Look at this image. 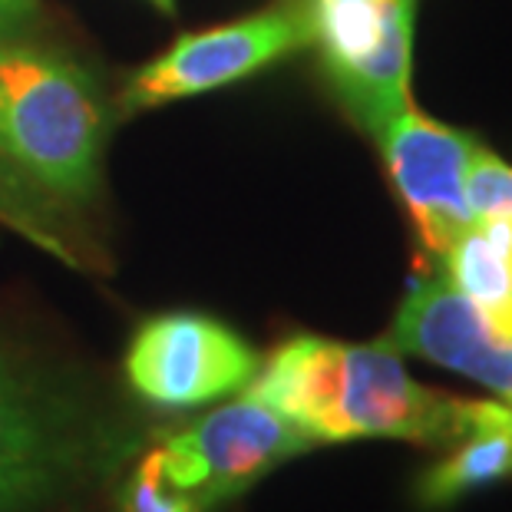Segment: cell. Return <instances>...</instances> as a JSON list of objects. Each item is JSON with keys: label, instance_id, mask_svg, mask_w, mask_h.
<instances>
[{"label": "cell", "instance_id": "cell-1", "mask_svg": "<svg viewBox=\"0 0 512 512\" xmlns=\"http://www.w3.org/2000/svg\"><path fill=\"white\" fill-rule=\"evenodd\" d=\"M245 394L288 417L314 443L407 440L450 450L483 410V400L417 384L390 341L347 344L318 334L278 344Z\"/></svg>", "mask_w": 512, "mask_h": 512}, {"label": "cell", "instance_id": "cell-2", "mask_svg": "<svg viewBox=\"0 0 512 512\" xmlns=\"http://www.w3.org/2000/svg\"><path fill=\"white\" fill-rule=\"evenodd\" d=\"M110 113L93 73L30 37L0 40V156L63 205L100 195Z\"/></svg>", "mask_w": 512, "mask_h": 512}, {"label": "cell", "instance_id": "cell-3", "mask_svg": "<svg viewBox=\"0 0 512 512\" xmlns=\"http://www.w3.org/2000/svg\"><path fill=\"white\" fill-rule=\"evenodd\" d=\"M126 446L73 384L0 341V512H53Z\"/></svg>", "mask_w": 512, "mask_h": 512}, {"label": "cell", "instance_id": "cell-4", "mask_svg": "<svg viewBox=\"0 0 512 512\" xmlns=\"http://www.w3.org/2000/svg\"><path fill=\"white\" fill-rule=\"evenodd\" d=\"M314 443L255 397L222 403L166 430L129 466L116 489L119 512H212Z\"/></svg>", "mask_w": 512, "mask_h": 512}, {"label": "cell", "instance_id": "cell-5", "mask_svg": "<svg viewBox=\"0 0 512 512\" xmlns=\"http://www.w3.org/2000/svg\"><path fill=\"white\" fill-rule=\"evenodd\" d=\"M311 43L344 106L367 133H380L410 106L417 0H304Z\"/></svg>", "mask_w": 512, "mask_h": 512}, {"label": "cell", "instance_id": "cell-6", "mask_svg": "<svg viewBox=\"0 0 512 512\" xmlns=\"http://www.w3.org/2000/svg\"><path fill=\"white\" fill-rule=\"evenodd\" d=\"M261 357L235 328L212 314L169 311L143 321L129 337L123 374L152 407H205L252 384Z\"/></svg>", "mask_w": 512, "mask_h": 512}, {"label": "cell", "instance_id": "cell-7", "mask_svg": "<svg viewBox=\"0 0 512 512\" xmlns=\"http://www.w3.org/2000/svg\"><path fill=\"white\" fill-rule=\"evenodd\" d=\"M304 47H311L308 4L288 0L261 14L172 40L166 53L133 73L119 96V106L126 113H139L172 100H189V96L248 80L261 67Z\"/></svg>", "mask_w": 512, "mask_h": 512}, {"label": "cell", "instance_id": "cell-8", "mask_svg": "<svg viewBox=\"0 0 512 512\" xmlns=\"http://www.w3.org/2000/svg\"><path fill=\"white\" fill-rule=\"evenodd\" d=\"M377 143L420 245L443 258L446 248L473 228L466 205V166L479 143L463 129L437 123L413 106L380 129Z\"/></svg>", "mask_w": 512, "mask_h": 512}, {"label": "cell", "instance_id": "cell-9", "mask_svg": "<svg viewBox=\"0 0 512 512\" xmlns=\"http://www.w3.org/2000/svg\"><path fill=\"white\" fill-rule=\"evenodd\" d=\"M390 344L400 354L456 370L512 403V324L493 318L446 278L413 285L390 328Z\"/></svg>", "mask_w": 512, "mask_h": 512}, {"label": "cell", "instance_id": "cell-10", "mask_svg": "<svg viewBox=\"0 0 512 512\" xmlns=\"http://www.w3.org/2000/svg\"><path fill=\"white\" fill-rule=\"evenodd\" d=\"M512 476V407L503 400H483L479 420L463 440H456L440 463H433L417 483V499L427 509L453 506L479 486Z\"/></svg>", "mask_w": 512, "mask_h": 512}, {"label": "cell", "instance_id": "cell-11", "mask_svg": "<svg viewBox=\"0 0 512 512\" xmlns=\"http://www.w3.org/2000/svg\"><path fill=\"white\" fill-rule=\"evenodd\" d=\"M60 209L63 202L43 192L40 185H34L17 166H10L0 156V225L27 238L40 252L63 261L67 268H96L100 255L93 252V245L83 235H76V228Z\"/></svg>", "mask_w": 512, "mask_h": 512}, {"label": "cell", "instance_id": "cell-12", "mask_svg": "<svg viewBox=\"0 0 512 512\" xmlns=\"http://www.w3.org/2000/svg\"><path fill=\"white\" fill-rule=\"evenodd\" d=\"M466 205L473 225L489 219H512V166L479 146L466 166Z\"/></svg>", "mask_w": 512, "mask_h": 512}, {"label": "cell", "instance_id": "cell-13", "mask_svg": "<svg viewBox=\"0 0 512 512\" xmlns=\"http://www.w3.org/2000/svg\"><path fill=\"white\" fill-rule=\"evenodd\" d=\"M43 24L40 0H0V40L34 37Z\"/></svg>", "mask_w": 512, "mask_h": 512}, {"label": "cell", "instance_id": "cell-14", "mask_svg": "<svg viewBox=\"0 0 512 512\" xmlns=\"http://www.w3.org/2000/svg\"><path fill=\"white\" fill-rule=\"evenodd\" d=\"M152 7H159L162 14H176V0H149Z\"/></svg>", "mask_w": 512, "mask_h": 512}, {"label": "cell", "instance_id": "cell-15", "mask_svg": "<svg viewBox=\"0 0 512 512\" xmlns=\"http://www.w3.org/2000/svg\"><path fill=\"white\" fill-rule=\"evenodd\" d=\"M509 407H512V403H509Z\"/></svg>", "mask_w": 512, "mask_h": 512}]
</instances>
